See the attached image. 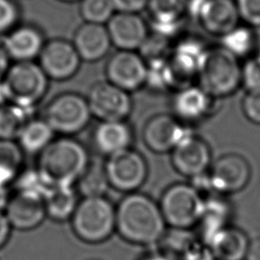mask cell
I'll return each mask as SVG.
<instances>
[{
    "mask_svg": "<svg viewBox=\"0 0 260 260\" xmlns=\"http://www.w3.org/2000/svg\"><path fill=\"white\" fill-rule=\"evenodd\" d=\"M245 117L254 124L260 125V90H248L242 101Z\"/></svg>",
    "mask_w": 260,
    "mask_h": 260,
    "instance_id": "cell-36",
    "label": "cell"
},
{
    "mask_svg": "<svg viewBox=\"0 0 260 260\" xmlns=\"http://www.w3.org/2000/svg\"><path fill=\"white\" fill-rule=\"evenodd\" d=\"M11 225L3 210H0V249L7 243L11 234Z\"/></svg>",
    "mask_w": 260,
    "mask_h": 260,
    "instance_id": "cell-39",
    "label": "cell"
},
{
    "mask_svg": "<svg viewBox=\"0 0 260 260\" xmlns=\"http://www.w3.org/2000/svg\"><path fill=\"white\" fill-rule=\"evenodd\" d=\"M149 0H112L116 12L138 13L147 8Z\"/></svg>",
    "mask_w": 260,
    "mask_h": 260,
    "instance_id": "cell-38",
    "label": "cell"
},
{
    "mask_svg": "<svg viewBox=\"0 0 260 260\" xmlns=\"http://www.w3.org/2000/svg\"><path fill=\"white\" fill-rule=\"evenodd\" d=\"M11 60L8 57L6 51L4 50L2 44L0 43V82L3 81L10 65H11Z\"/></svg>",
    "mask_w": 260,
    "mask_h": 260,
    "instance_id": "cell-40",
    "label": "cell"
},
{
    "mask_svg": "<svg viewBox=\"0 0 260 260\" xmlns=\"http://www.w3.org/2000/svg\"><path fill=\"white\" fill-rule=\"evenodd\" d=\"M34 109L6 103L0 107V139L16 141L27 122L34 118Z\"/></svg>",
    "mask_w": 260,
    "mask_h": 260,
    "instance_id": "cell-28",
    "label": "cell"
},
{
    "mask_svg": "<svg viewBox=\"0 0 260 260\" xmlns=\"http://www.w3.org/2000/svg\"><path fill=\"white\" fill-rule=\"evenodd\" d=\"M206 49L195 40L181 42L175 48L169 61L173 80L176 81L181 77L187 78L191 75L197 76Z\"/></svg>",
    "mask_w": 260,
    "mask_h": 260,
    "instance_id": "cell-23",
    "label": "cell"
},
{
    "mask_svg": "<svg viewBox=\"0 0 260 260\" xmlns=\"http://www.w3.org/2000/svg\"><path fill=\"white\" fill-rule=\"evenodd\" d=\"M6 103H8V100H7L5 87H4V84L2 81V82H0V107L5 105Z\"/></svg>",
    "mask_w": 260,
    "mask_h": 260,
    "instance_id": "cell-43",
    "label": "cell"
},
{
    "mask_svg": "<svg viewBox=\"0 0 260 260\" xmlns=\"http://www.w3.org/2000/svg\"><path fill=\"white\" fill-rule=\"evenodd\" d=\"M24 153L13 140L0 139V189H7L23 170Z\"/></svg>",
    "mask_w": 260,
    "mask_h": 260,
    "instance_id": "cell-27",
    "label": "cell"
},
{
    "mask_svg": "<svg viewBox=\"0 0 260 260\" xmlns=\"http://www.w3.org/2000/svg\"><path fill=\"white\" fill-rule=\"evenodd\" d=\"M198 85L211 98H224L242 84L239 58L221 46L207 48L197 72Z\"/></svg>",
    "mask_w": 260,
    "mask_h": 260,
    "instance_id": "cell-3",
    "label": "cell"
},
{
    "mask_svg": "<svg viewBox=\"0 0 260 260\" xmlns=\"http://www.w3.org/2000/svg\"><path fill=\"white\" fill-rule=\"evenodd\" d=\"M242 84L248 90H260V58L257 56L242 65Z\"/></svg>",
    "mask_w": 260,
    "mask_h": 260,
    "instance_id": "cell-34",
    "label": "cell"
},
{
    "mask_svg": "<svg viewBox=\"0 0 260 260\" xmlns=\"http://www.w3.org/2000/svg\"><path fill=\"white\" fill-rule=\"evenodd\" d=\"M79 12L84 22L107 24L116 10L112 0H80Z\"/></svg>",
    "mask_w": 260,
    "mask_h": 260,
    "instance_id": "cell-32",
    "label": "cell"
},
{
    "mask_svg": "<svg viewBox=\"0 0 260 260\" xmlns=\"http://www.w3.org/2000/svg\"><path fill=\"white\" fill-rule=\"evenodd\" d=\"M231 210L229 204L218 196L204 201V207L198 221L200 239L205 244L214 234L228 226Z\"/></svg>",
    "mask_w": 260,
    "mask_h": 260,
    "instance_id": "cell-26",
    "label": "cell"
},
{
    "mask_svg": "<svg viewBox=\"0 0 260 260\" xmlns=\"http://www.w3.org/2000/svg\"><path fill=\"white\" fill-rule=\"evenodd\" d=\"M63 2H76V1H80V0H60Z\"/></svg>",
    "mask_w": 260,
    "mask_h": 260,
    "instance_id": "cell-45",
    "label": "cell"
},
{
    "mask_svg": "<svg viewBox=\"0 0 260 260\" xmlns=\"http://www.w3.org/2000/svg\"><path fill=\"white\" fill-rule=\"evenodd\" d=\"M246 260H260V238H257L250 242Z\"/></svg>",
    "mask_w": 260,
    "mask_h": 260,
    "instance_id": "cell-41",
    "label": "cell"
},
{
    "mask_svg": "<svg viewBox=\"0 0 260 260\" xmlns=\"http://www.w3.org/2000/svg\"><path fill=\"white\" fill-rule=\"evenodd\" d=\"M12 229L30 231L38 228L47 216L44 194L30 190H15L4 208Z\"/></svg>",
    "mask_w": 260,
    "mask_h": 260,
    "instance_id": "cell-13",
    "label": "cell"
},
{
    "mask_svg": "<svg viewBox=\"0 0 260 260\" xmlns=\"http://www.w3.org/2000/svg\"><path fill=\"white\" fill-rule=\"evenodd\" d=\"M216 260H244L250 242L243 231L225 226L206 243Z\"/></svg>",
    "mask_w": 260,
    "mask_h": 260,
    "instance_id": "cell-22",
    "label": "cell"
},
{
    "mask_svg": "<svg viewBox=\"0 0 260 260\" xmlns=\"http://www.w3.org/2000/svg\"><path fill=\"white\" fill-rule=\"evenodd\" d=\"M91 116L86 98L76 92H63L48 103L42 118L55 133L70 136L83 130Z\"/></svg>",
    "mask_w": 260,
    "mask_h": 260,
    "instance_id": "cell-7",
    "label": "cell"
},
{
    "mask_svg": "<svg viewBox=\"0 0 260 260\" xmlns=\"http://www.w3.org/2000/svg\"><path fill=\"white\" fill-rule=\"evenodd\" d=\"M90 113L100 121H123L132 110L130 93L110 81L95 82L86 96Z\"/></svg>",
    "mask_w": 260,
    "mask_h": 260,
    "instance_id": "cell-10",
    "label": "cell"
},
{
    "mask_svg": "<svg viewBox=\"0 0 260 260\" xmlns=\"http://www.w3.org/2000/svg\"><path fill=\"white\" fill-rule=\"evenodd\" d=\"M220 39V46L238 58L248 55L256 47V35L253 34L250 26L239 24Z\"/></svg>",
    "mask_w": 260,
    "mask_h": 260,
    "instance_id": "cell-31",
    "label": "cell"
},
{
    "mask_svg": "<svg viewBox=\"0 0 260 260\" xmlns=\"http://www.w3.org/2000/svg\"><path fill=\"white\" fill-rule=\"evenodd\" d=\"M92 141L99 152L110 156L131 147L133 132L123 121H100L92 133Z\"/></svg>",
    "mask_w": 260,
    "mask_h": 260,
    "instance_id": "cell-21",
    "label": "cell"
},
{
    "mask_svg": "<svg viewBox=\"0 0 260 260\" xmlns=\"http://www.w3.org/2000/svg\"><path fill=\"white\" fill-rule=\"evenodd\" d=\"M190 131L174 115L157 114L144 125L142 139L148 149L156 153L169 152Z\"/></svg>",
    "mask_w": 260,
    "mask_h": 260,
    "instance_id": "cell-16",
    "label": "cell"
},
{
    "mask_svg": "<svg viewBox=\"0 0 260 260\" xmlns=\"http://www.w3.org/2000/svg\"><path fill=\"white\" fill-rule=\"evenodd\" d=\"M47 216L57 221L71 218L78 204L76 191L72 186L48 188L44 193Z\"/></svg>",
    "mask_w": 260,
    "mask_h": 260,
    "instance_id": "cell-24",
    "label": "cell"
},
{
    "mask_svg": "<svg viewBox=\"0 0 260 260\" xmlns=\"http://www.w3.org/2000/svg\"><path fill=\"white\" fill-rule=\"evenodd\" d=\"M174 168L191 179L204 175L211 166V151L207 142L193 133H188L171 151Z\"/></svg>",
    "mask_w": 260,
    "mask_h": 260,
    "instance_id": "cell-14",
    "label": "cell"
},
{
    "mask_svg": "<svg viewBox=\"0 0 260 260\" xmlns=\"http://www.w3.org/2000/svg\"><path fill=\"white\" fill-rule=\"evenodd\" d=\"M104 166L110 186L119 191H135L147 177L144 157L131 147L108 156Z\"/></svg>",
    "mask_w": 260,
    "mask_h": 260,
    "instance_id": "cell-9",
    "label": "cell"
},
{
    "mask_svg": "<svg viewBox=\"0 0 260 260\" xmlns=\"http://www.w3.org/2000/svg\"><path fill=\"white\" fill-rule=\"evenodd\" d=\"M208 176L218 194L234 193L242 190L248 184L251 169L243 155L226 153L212 164Z\"/></svg>",
    "mask_w": 260,
    "mask_h": 260,
    "instance_id": "cell-15",
    "label": "cell"
},
{
    "mask_svg": "<svg viewBox=\"0 0 260 260\" xmlns=\"http://www.w3.org/2000/svg\"><path fill=\"white\" fill-rule=\"evenodd\" d=\"M159 207L167 224L173 229L189 230L198 223L204 199L191 184L178 183L164 192Z\"/></svg>",
    "mask_w": 260,
    "mask_h": 260,
    "instance_id": "cell-6",
    "label": "cell"
},
{
    "mask_svg": "<svg viewBox=\"0 0 260 260\" xmlns=\"http://www.w3.org/2000/svg\"><path fill=\"white\" fill-rule=\"evenodd\" d=\"M256 49H257V57L260 58V32L256 36Z\"/></svg>",
    "mask_w": 260,
    "mask_h": 260,
    "instance_id": "cell-44",
    "label": "cell"
},
{
    "mask_svg": "<svg viewBox=\"0 0 260 260\" xmlns=\"http://www.w3.org/2000/svg\"><path fill=\"white\" fill-rule=\"evenodd\" d=\"M187 11L208 34L223 37L241 20L235 0H188Z\"/></svg>",
    "mask_w": 260,
    "mask_h": 260,
    "instance_id": "cell-8",
    "label": "cell"
},
{
    "mask_svg": "<svg viewBox=\"0 0 260 260\" xmlns=\"http://www.w3.org/2000/svg\"><path fill=\"white\" fill-rule=\"evenodd\" d=\"M166 225L159 204L144 194L131 193L116 207V230L130 243H158L166 235Z\"/></svg>",
    "mask_w": 260,
    "mask_h": 260,
    "instance_id": "cell-1",
    "label": "cell"
},
{
    "mask_svg": "<svg viewBox=\"0 0 260 260\" xmlns=\"http://www.w3.org/2000/svg\"><path fill=\"white\" fill-rule=\"evenodd\" d=\"M106 26L112 45L118 50L136 51L149 38L147 24L138 13L115 12Z\"/></svg>",
    "mask_w": 260,
    "mask_h": 260,
    "instance_id": "cell-17",
    "label": "cell"
},
{
    "mask_svg": "<svg viewBox=\"0 0 260 260\" xmlns=\"http://www.w3.org/2000/svg\"><path fill=\"white\" fill-rule=\"evenodd\" d=\"M55 132L43 118L30 119L16 142L24 154H40L55 138Z\"/></svg>",
    "mask_w": 260,
    "mask_h": 260,
    "instance_id": "cell-25",
    "label": "cell"
},
{
    "mask_svg": "<svg viewBox=\"0 0 260 260\" xmlns=\"http://www.w3.org/2000/svg\"><path fill=\"white\" fill-rule=\"evenodd\" d=\"M180 260H216L210 249L202 241H196Z\"/></svg>",
    "mask_w": 260,
    "mask_h": 260,
    "instance_id": "cell-37",
    "label": "cell"
},
{
    "mask_svg": "<svg viewBox=\"0 0 260 260\" xmlns=\"http://www.w3.org/2000/svg\"><path fill=\"white\" fill-rule=\"evenodd\" d=\"M212 100L199 85H185L173 96V115L182 123L198 122L209 113Z\"/></svg>",
    "mask_w": 260,
    "mask_h": 260,
    "instance_id": "cell-19",
    "label": "cell"
},
{
    "mask_svg": "<svg viewBox=\"0 0 260 260\" xmlns=\"http://www.w3.org/2000/svg\"><path fill=\"white\" fill-rule=\"evenodd\" d=\"M110 187L105 166L89 161L86 170L77 181L79 193L85 197H102Z\"/></svg>",
    "mask_w": 260,
    "mask_h": 260,
    "instance_id": "cell-30",
    "label": "cell"
},
{
    "mask_svg": "<svg viewBox=\"0 0 260 260\" xmlns=\"http://www.w3.org/2000/svg\"><path fill=\"white\" fill-rule=\"evenodd\" d=\"M84 145L70 136L54 139L39 155L36 171L46 186H72L79 180L89 164Z\"/></svg>",
    "mask_w": 260,
    "mask_h": 260,
    "instance_id": "cell-2",
    "label": "cell"
},
{
    "mask_svg": "<svg viewBox=\"0 0 260 260\" xmlns=\"http://www.w3.org/2000/svg\"><path fill=\"white\" fill-rule=\"evenodd\" d=\"M46 40L35 24L19 23L2 39V46L13 62H30L38 59Z\"/></svg>",
    "mask_w": 260,
    "mask_h": 260,
    "instance_id": "cell-18",
    "label": "cell"
},
{
    "mask_svg": "<svg viewBox=\"0 0 260 260\" xmlns=\"http://www.w3.org/2000/svg\"><path fill=\"white\" fill-rule=\"evenodd\" d=\"M81 61L94 62L109 52L112 42L106 24L83 22L75 31L73 41Z\"/></svg>",
    "mask_w": 260,
    "mask_h": 260,
    "instance_id": "cell-20",
    "label": "cell"
},
{
    "mask_svg": "<svg viewBox=\"0 0 260 260\" xmlns=\"http://www.w3.org/2000/svg\"><path fill=\"white\" fill-rule=\"evenodd\" d=\"M81 59L72 42L56 38L46 42L38 64L49 79L63 81L71 78L79 69Z\"/></svg>",
    "mask_w": 260,
    "mask_h": 260,
    "instance_id": "cell-11",
    "label": "cell"
},
{
    "mask_svg": "<svg viewBox=\"0 0 260 260\" xmlns=\"http://www.w3.org/2000/svg\"><path fill=\"white\" fill-rule=\"evenodd\" d=\"M142 260H176L165 253H154L144 257Z\"/></svg>",
    "mask_w": 260,
    "mask_h": 260,
    "instance_id": "cell-42",
    "label": "cell"
},
{
    "mask_svg": "<svg viewBox=\"0 0 260 260\" xmlns=\"http://www.w3.org/2000/svg\"><path fill=\"white\" fill-rule=\"evenodd\" d=\"M240 18L248 26L260 27V0H235Z\"/></svg>",
    "mask_w": 260,
    "mask_h": 260,
    "instance_id": "cell-35",
    "label": "cell"
},
{
    "mask_svg": "<svg viewBox=\"0 0 260 260\" xmlns=\"http://www.w3.org/2000/svg\"><path fill=\"white\" fill-rule=\"evenodd\" d=\"M49 80L38 62H13L3 79L8 103L35 109L47 93Z\"/></svg>",
    "mask_w": 260,
    "mask_h": 260,
    "instance_id": "cell-5",
    "label": "cell"
},
{
    "mask_svg": "<svg viewBox=\"0 0 260 260\" xmlns=\"http://www.w3.org/2000/svg\"><path fill=\"white\" fill-rule=\"evenodd\" d=\"M188 0H149L148 11L152 17L157 32L162 34L165 27H172L179 23L180 18L187 11Z\"/></svg>",
    "mask_w": 260,
    "mask_h": 260,
    "instance_id": "cell-29",
    "label": "cell"
},
{
    "mask_svg": "<svg viewBox=\"0 0 260 260\" xmlns=\"http://www.w3.org/2000/svg\"><path fill=\"white\" fill-rule=\"evenodd\" d=\"M147 62L136 51L117 50L106 65L108 81L127 92L146 84Z\"/></svg>",
    "mask_w": 260,
    "mask_h": 260,
    "instance_id": "cell-12",
    "label": "cell"
},
{
    "mask_svg": "<svg viewBox=\"0 0 260 260\" xmlns=\"http://www.w3.org/2000/svg\"><path fill=\"white\" fill-rule=\"evenodd\" d=\"M20 9L15 0H0V36H5L19 24Z\"/></svg>",
    "mask_w": 260,
    "mask_h": 260,
    "instance_id": "cell-33",
    "label": "cell"
},
{
    "mask_svg": "<svg viewBox=\"0 0 260 260\" xmlns=\"http://www.w3.org/2000/svg\"><path fill=\"white\" fill-rule=\"evenodd\" d=\"M71 225L80 240L104 242L116 230V208L105 196L85 197L78 202Z\"/></svg>",
    "mask_w": 260,
    "mask_h": 260,
    "instance_id": "cell-4",
    "label": "cell"
}]
</instances>
